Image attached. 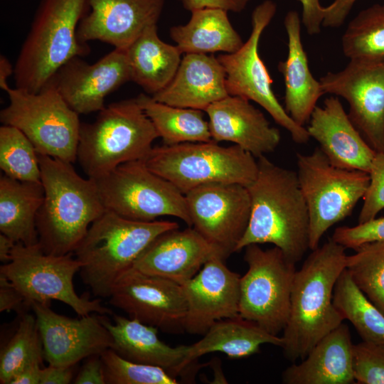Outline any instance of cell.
Masks as SVG:
<instances>
[{
  "label": "cell",
  "mask_w": 384,
  "mask_h": 384,
  "mask_svg": "<svg viewBox=\"0 0 384 384\" xmlns=\"http://www.w3.org/2000/svg\"><path fill=\"white\" fill-rule=\"evenodd\" d=\"M143 161L184 195L208 183H239L247 187L258 171L257 161L250 152L235 144L224 146L215 141L152 147Z\"/></svg>",
  "instance_id": "7"
},
{
  "label": "cell",
  "mask_w": 384,
  "mask_h": 384,
  "mask_svg": "<svg viewBox=\"0 0 384 384\" xmlns=\"http://www.w3.org/2000/svg\"><path fill=\"white\" fill-rule=\"evenodd\" d=\"M109 303L161 331H185L187 304L182 285L164 277L132 267L114 284Z\"/></svg>",
  "instance_id": "16"
},
{
  "label": "cell",
  "mask_w": 384,
  "mask_h": 384,
  "mask_svg": "<svg viewBox=\"0 0 384 384\" xmlns=\"http://www.w3.org/2000/svg\"><path fill=\"white\" fill-rule=\"evenodd\" d=\"M14 66L4 55H0V87L5 90L8 87V78L14 75Z\"/></svg>",
  "instance_id": "49"
},
{
  "label": "cell",
  "mask_w": 384,
  "mask_h": 384,
  "mask_svg": "<svg viewBox=\"0 0 384 384\" xmlns=\"http://www.w3.org/2000/svg\"><path fill=\"white\" fill-rule=\"evenodd\" d=\"M357 0H334L324 8L322 26L338 28L343 24Z\"/></svg>",
  "instance_id": "45"
},
{
  "label": "cell",
  "mask_w": 384,
  "mask_h": 384,
  "mask_svg": "<svg viewBox=\"0 0 384 384\" xmlns=\"http://www.w3.org/2000/svg\"><path fill=\"white\" fill-rule=\"evenodd\" d=\"M73 383L75 384L106 383L104 365L100 355L87 358Z\"/></svg>",
  "instance_id": "44"
},
{
  "label": "cell",
  "mask_w": 384,
  "mask_h": 384,
  "mask_svg": "<svg viewBox=\"0 0 384 384\" xmlns=\"http://www.w3.org/2000/svg\"><path fill=\"white\" fill-rule=\"evenodd\" d=\"M14 335L0 353V383L9 384L23 367L35 361L43 362V348L35 315L27 312Z\"/></svg>",
  "instance_id": "35"
},
{
  "label": "cell",
  "mask_w": 384,
  "mask_h": 384,
  "mask_svg": "<svg viewBox=\"0 0 384 384\" xmlns=\"http://www.w3.org/2000/svg\"><path fill=\"white\" fill-rule=\"evenodd\" d=\"M73 367L49 365L41 370L40 384H68L73 379Z\"/></svg>",
  "instance_id": "47"
},
{
  "label": "cell",
  "mask_w": 384,
  "mask_h": 384,
  "mask_svg": "<svg viewBox=\"0 0 384 384\" xmlns=\"http://www.w3.org/2000/svg\"><path fill=\"white\" fill-rule=\"evenodd\" d=\"M50 302H33L43 348L49 365L70 367L83 358L101 355L112 348L113 340L100 316L70 318L53 311Z\"/></svg>",
  "instance_id": "17"
},
{
  "label": "cell",
  "mask_w": 384,
  "mask_h": 384,
  "mask_svg": "<svg viewBox=\"0 0 384 384\" xmlns=\"http://www.w3.org/2000/svg\"><path fill=\"white\" fill-rule=\"evenodd\" d=\"M30 308L11 282L0 274V311H16L20 315Z\"/></svg>",
  "instance_id": "42"
},
{
  "label": "cell",
  "mask_w": 384,
  "mask_h": 384,
  "mask_svg": "<svg viewBox=\"0 0 384 384\" xmlns=\"http://www.w3.org/2000/svg\"><path fill=\"white\" fill-rule=\"evenodd\" d=\"M341 47L349 60L384 61V4L363 9L348 23Z\"/></svg>",
  "instance_id": "34"
},
{
  "label": "cell",
  "mask_w": 384,
  "mask_h": 384,
  "mask_svg": "<svg viewBox=\"0 0 384 384\" xmlns=\"http://www.w3.org/2000/svg\"><path fill=\"white\" fill-rule=\"evenodd\" d=\"M178 228L176 222L134 220L106 209L74 251L82 280L95 296L109 298L114 284L146 247L161 233Z\"/></svg>",
  "instance_id": "4"
},
{
  "label": "cell",
  "mask_w": 384,
  "mask_h": 384,
  "mask_svg": "<svg viewBox=\"0 0 384 384\" xmlns=\"http://www.w3.org/2000/svg\"><path fill=\"white\" fill-rule=\"evenodd\" d=\"M128 81L131 73L125 50L114 48L92 64L80 56L71 58L49 82L80 114L103 110L105 97Z\"/></svg>",
  "instance_id": "18"
},
{
  "label": "cell",
  "mask_w": 384,
  "mask_h": 384,
  "mask_svg": "<svg viewBox=\"0 0 384 384\" xmlns=\"http://www.w3.org/2000/svg\"><path fill=\"white\" fill-rule=\"evenodd\" d=\"M41 363L35 361L26 366L14 375L9 384H40Z\"/></svg>",
  "instance_id": "48"
},
{
  "label": "cell",
  "mask_w": 384,
  "mask_h": 384,
  "mask_svg": "<svg viewBox=\"0 0 384 384\" xmlns=\"http://www.w3.org/2000/svg\"><path fill=\"white\" fill-rule=\"evenodd\" d=\"M346 248L329 239L311 250L297 270L289 318L281 348L290 361L304 358L314 346L343 321L333 303L335 284L346 268Z\"/></svg>",
  "instance_id": "2"
},
{
  "label": "cell",
  "mask_w": 384,
  "mask_h": 384,
  "mask_svg": "<svg viewBox=\"0 0 384 384\" xmlns=\"http://www.w3.org/2000/svg\"><path fill=\"white\" fill-rule=\"evenodd\" d=\"M136 99L164 144L213 141L202 110L169 105L144 93Z\"/></svg>",
  "instance_id": "32"
},
{
  "label": "cell",
  "mask_w": 384,
  "mask_h": 384,
  "mask_svg": "<svg viewBox=\"0 0 384 384\" xmlns=\"http://www.w3.org/2000/svg\"><path fill=\"white\" fill-rule=\"evenodd\" d=\"M44 199L41 182L0 178V231L15 242L38 243L36 215Z\"/></svg>",
  "instance_id": "30"
},
{
  "label": "cell",
  "mask_w": 384,
  "mask_h": 384,
  "mask_svg": "<svg viewBox=\"0 0 384 384\" xmlns=\"http://www.w3.org/2000/svg\"><path fill=\"white\" fill-rule=\"evenodd\" d=\"M353 343L343 322L321 338L299 363L282 374L285 384H350L355 383Z\"/></svg>",
  "instance_id": "26"
},
{
  "label": "cell",
  "mask_w": 384,
  "mask_h": 384,
  "mask_svg": "<svg viewBox=\"0 0 384 384\" xmlns=\"http://www.w3.org/2000/svg\"><path fill=\"white\" fill-rule=\"evenodd\" d=\"M255 179L247 186L251 212L236 252L251 244L270 243L297 264L309 249V217L297 172L257 158Z\"/></svg>",
  "instance_id": "1"
},
{
  "label": "cell",
  "mask_w": 384,
  "mask_h": 384,
  "mask_svg": "<svg viewBox=\"0 0 384 384\" xmlns=\"http://www.w3.org/2000/svg\"><path fill=\"white\" fill-rule=\"evenodd\" d=\"M169 33L179 50L185 54L232 53L244 43L232 26L228 11L220 9L193 11L186 24L171 27Z\"/></svg>",
  "instance_id": "31"
},
{
  "label": "cell",
  "mask_w": 384,
  "mask_h": 384,
  "mask_svg": "<svg viewBox=\"0 0 384 384\" xmlns=\"http://www.w3.org/2000/svg\"><path fill=\"white\" fill-rule=\"evenodd\" d=\"M276 11L277 5L272 0L258 4L252 13L248 39L237 51L220 54L217 58L225 73L229 95L256 102L289 133L295 143L306 144L310 139L306 128L296 123L279 103L272 87L273 80L258 52L261 36Z\"/></svg>",
  "instance_id": "13"
},
{
  "label": "cell",
  "mask_w": 384,
  "mask_h": 384,
  "mask_svg": "<svg viewBox=\"0 0 384 384\" xmlns=\"http://www.w3.org/2000/svg\"><path fill=\"white\" fill-rule=\"evenodd\" d=\"M215 255L182 285L187 310L184 331L204 334L216 321L239 316L240 275Z\"/></svg>",
  "instance_id": "19"
},
{
  "label": "cell",
  "mask_w": 384,
  "mask_h": 384,
  "mask_svg": "<svg viewBox=\"0 0 384 384\" xmlns=\"http://www.w3.org/2000/svg\"><path fill=\"white\" fill-rule=\"evenodd\" d=\"M331 238L346 249L353 250L367 242L384 240V217L375 218L355 226L338 227Z\"/></svg>",
  "instance_id": "41"
},
{
  "label": "cell",
  "mask_w": 384,
  "mask_h": 384,
  "mask_svg": "<svg viewBox=\"0 0 384 384\" xmlns=\"http://www.w3.org/2000/svg\"><path fill=\"white\" fill-rule=\"evenodd\" d=\"M282 347V336L262 329L252 321L240 316L215 322L201 339L188 346L186 363L188 366L201 367L197 360L202 356L220 352L230 358L248 357L260 351L262 344Z\"/></svg>",
  "instance_id": "28"
},
{
  "label": "cell",
  "mask_w": 384,
  "mask_h": 384,
  "mask_svg": "<svg viewBox=\"0 0 384 384\" xmlns=\"http://www.w3.org/2000/svg\"><path fill=\"white\" fill-rule=\"evenodd\" d=\"M191 226L225 260L236 252L250 218L251 201L246 186L214 183L185 194Z\"/></svg>",
  "instance_id": "14"
},
{
  "label": "cell",
  "mask_w": 384,
  "mask_h": 384,
  "mask_svg": "<svg viewBox=\"0 0 384 384\" xmlns=\"http://www.w3.org/2000/svg\"><path fill=\"white\" fill-rule=\"evenodd\" d=\"M250 0H181L183 7L193 11L198 9L213 8L226 11L239 13L243 11Z\"/></svg>",
  "instance_id": "46"
},
{
  "label": "cell",
  "mask_w": 384,
  "mask_h": 384,
  "mask_svg": "<svg viewBox=\"0 0 384 384\" xmlns=\"http://www.w3.org/2000/svg\"><path fill=\"white\" fill-rule=\"evenodd\" d=\"M100 319L112 336V349L127 360L159 366L176 378H188V373L200 368L186 364L188 346L167 345L159 339L154 326L117 314H113L112 322L105 315L100 314Z\"/></svg>",
  "instance_id": "24"
},
{
  "label": "cell",
  "mask_w": 384,
  "mask_h": 384,
  "mask_svg": "<svg viewBox=\"0 0 384 384\" xmlns=\"http://www.w3.org/2000/svg\"><path fill=\"white\" fill-rule=\"evenodd\" d=\"M106 383L109 384H176L177 378L159 366L127 360L112 348L101 355Z\"/></svg>",
  "instance_id": "38"
},
{
  "label": "cell",
  "mask_w": 384,
  "mask_h": 384,
  "mask_svg": "<svg viewBox=\"0 0 384 384\" xmlns=\"http://www.w3.org/2000/svg\"><path fill=\"white\" fill-rule=\"evenodd\" d=\"M73 254L50 255L42 250L39 243L26 246L16 242L11 260L1 266L0 274L11 282L30 308L33 302L57 300L68 305L80 316L91 313L112 315L100 299L90 300L76 293L73 277L80 270L81 263Z\"/></svg>",
  "instance_id": "10"
},
{
  "label": "cell",
  "mask_w": 384,
  "mask_h": 384,
  "mask_svg": "<svg viewBox=\"0 0 384 384\" xmlns=\"http://www.w3.org/2000/svg\"><path fill=\"white\" fill-rule=\"evenodd\" d=\"M136 98L113 102L92 123H81L77 159L88 178L98 179L118 166L143 160L158 138Z\"/></svg>",
  "instance_id": "6"
},
{
  "label": "cell",
  "mask_w": 384,
  "mask_h": 384,
  "mask_svg": "<svg viewBox=\"0 0 384 384\" xmlns=\"http://www.w3.org/2000/svg\"><path fill=\"white\" fill-rule=\"evenodd\" d=\"M0 168L12 178L41 182L38 154L30 139L18 128L0 127Z\"/></svg>",
  "instance_id": "37"
},
{
  "label": "cell",
  "mask_w": 384,
  "mask_h": 384,
  "mask_svg": "<svg viewBox=\"0 0 384 384\" xmlns=\"http://www.w3.org/2000/svg\"><path fill=\"white\" fill-rule=\"evenodd\" d=\"M333 303L363 341L384 343V314L357 287L346 268L335 284Z\"/></svg>",
  "instance_id": "33"
},
{
  "label": "cell",
  "mask_w": 384,
  "mask_h": 384,
  "mask_svg": "<svg viewBox=\"0 0 384 384\" xmlns=\"http://www.w3.org/2000/svg\"><path fill=\"white\" fill-rule=\"evenodd\" d=\"M44 199L36 215L38 243L47 254L74 251L105 211L95 179L84 178L71 162L38 154Z\"/></svg>",
  "instance_id": "3"
},
{
  "label": "cell",
  "mask_w": 384,
  "mask_h": 384,
  "mask_svg": "<svg viewBox=\"0 0 384 384\" xmlns=\"http://www.w3.org/2000/svg\"><path fill=\"white\" fill-rule=\"evenodd\" d=\"M215 255L220 256L193 227L184 230L178 228L156 237L139 256L133 267L183 285Z\"/></svg>",
  "instance_id": "21"
},
{
  "label": "cell",
  "mask_w": 384,
  "mask_h": 384,
  "mask_svg": "<svg viewBox=\"0 0 384 384\" xmlns=\"http://www.w3.org/2000/svg\"><path fill=\"white\" fill-rule=\"evenodd\" d=\"M346 256V270L366 296L384 314V240L363 244Z\"/></svg>",
  "instance_id": "36"
},
{
  "label": "cell",
  "mask_w": 384,
  "mask_h": 384,
  "mask_svg": "<svg viewBox=\"0 0 384 384\" xmlns=\"http://www.w3.org/2000/svg\"><path fill=\"white\" fill-rule=\"evenodd\" d=\"M355 380L360 384H384V343L362 341L353 346Z\"/></svg>",
  "instance_id": "39"
},
{
  "label": "cell",
  "mask_w": 384,
  "mask_h": 384,
  "mask_svg": "<svg viewBox=\"0 0 384 384\" xmlns=\"http://www.w3.org/2000/svg\"><path fill=\"white\" fill-rule=\"evenodd\" d=\"M88 0H41L14 72L16 87L38 92L71 58L90 53L77 32Z\"/></svg>",
  "instance_id": "5"
},
{
  "label": "cell",
  "mask_w": 384,
  "mask_h": 384,
  "mask_svg": "<svg viewBox=\"0 0 384 384\" xmlns=\"http://www.w3.org/2000/svg\"><path fill=\"white\" fill-rule=\"evenodd\" d=\"M205 112L212 139L216 142H231L255 158L273 152L280 142L279 130L245 98L228 95Z\"/></svg>",
  "instance_id": "23"
},
{
  "label": "cell",
  "mask_w": 384,
  "mask_h": 384,
  "mask_svg": "<svg viewBox=\"0 0 384 384\" xmlns=\"http://www.w3.org/2000/svg\"><path fill=\"white\" fill-rule=\"evenodd\" d=\"M297 178L309 217V249L319 246L325 233L349 216L363 199L370 177L366 172L332 165L319 149L297 154Z\"/></svg>",
  "instance_id": "9"
},
{
  "label": "cell",
  "mask_w": 384,
  "mask_h": 384,
  "mask_svg": "<svg viewBox=\"0 0 384 384\" xmlns=\"http://www.w3.org/2000/svg\"><path fill=\"white\" fill-rule=\"evenodd\" d=\"M319 81L324 94L347 101L348 117L370 146L384 151V61L350 60Z\"/></svg>",
  "instance_id": "15"
},
{
  "label": "cell",
  "mask_w": 384,
  "mask_h": 384,
  "mask_svg": "<svg viewBox=\"0 0 384 384\" xmlns=\"http://www.w3.org/2000/svg\"><path fill=\"white\" fill-rule=\"evenodd\" d=\"M16 242L6 235L0 234V261L3 264L8 263L11 260V252Z\"/></svg>",
  "instance_id": "50"
},
{
  "label": "cell",
  "mask_w": 384,
  "mask_h": 384,
  "mask_svg": "<svg viewBox=\"0 0 384 384\" xmlns=\"http://www.w3.org/2000/svg\"><path fill=\"white\" fill-rule=\"evenodd\" d=\"M306 129L332 165L368 174L375 151L351 122L338 97L331 95L315 107Z\"/></svg>",
  "instance_id": "22"
},
{
  "label": "cell",
  "mask_w": 384,
  "mask_h": 384,
  "mask_svg": "<svg viewBox=\"0 0 384 384\" xmlns=\"http://www.w3.org/2000/svg\"><path fill=\"white\" fill-rule=\"evenodd\" d=\"M225 73L217 58L187 53L169 84L151 97L169 105L204 111L228 96Z\"/></svg>",
  "instance_id": "25"
},
{
  "label": "cell",
  "mask_w": 384,
  "mask_h": 384,
  "mask_svg": "<svg viewBox=\"0 0 384 384\" xmlns=\"http://www.w3.org/2000/svg\"><path fill=\"white\" fill-rule=\"evenodd\" d=\"M245 249L247 270L240 277L239 316L278 336L289 315L296 264L276 246L264 250L251 244Z\"/></svg>",
  "instance_id": "11"
},
{
  "label": "cell",
  "mask_w": 384,
  "mask_h": 384,
  "mask_svg": "<svg viewBox=\"0 0 384 384\" xmlns=\"http://www.w3.org/2000/svg\"><path fill=\"white\" fill-rule=\"evenodd\" d=\"M302 21L296 11H289L284 18L287 35V57L279 62L278 69L284 82V109L292 119L300 126L308 124L324 95L319 80L311 73L306 53L301 36Z\"/></svg>",
  "instance_id": "27"
},
{
  "label": "cell",
  "mask_w": 384,
  "mask_h": 384,
  "mask_svg": "<svg viewBox=\"0 0 384 384\" xmlns=\"http://www.w3.org/2000/svg\"><path fill=\"white\" fill-rule=\"evenodd\" d=\"M166 0H88L90 11L81 19V43L100 41L125 50L148 27L157 25Z\"/></svg>",
  "instance_id": "20"
},
{
  "label": "cell",
  "mask_w": 384,
  "mask_h": 384,
  "mask_svg": "<svg viewBox=\"0 0 384 384\" xmlns=\"http://www.w3.org/2000/svg\"><path fill=\"white\" fill-rule=\"evenodd\" d=\"M95 181L107 210L139 221L173 216L191 226L185 195L143 160L124 163Z\"/></svg>",
  "instance_id": "12"
},
{
  "label": "cell",
  "mask_w": 384,
  "mask_h": 384,
  "mask_svg": "<svg viewBox=\"0 0 384 384\" xmlns=\"http://www.w3.org/2000/svg\"><path fill=\"white\" fill-rule=\"evenodd\" d=\"M125 52L131 81L151 96L169 84L182 59V53L176 45L160 39L157 25L146 28Z\"/></svg>",
  "instance_id": "29"
},
{
  "label": "cell",
  "mask_w": 384,
  "mask_h": 384,
  "mask_svg": "<svg viewBox=\"0 0 384 384\" xmlns=\"http://www.w3.org/2000/svg\"><path fill=\"white\" fill-rule=\"evenodd\" d=\"M302 6V23L309 35L321 32L324 20V8L320 0H297Z\"/></svg>",
  "instance_id": "43"
},
{
  "label": "cell",
  "mask_w": 384,
  "mask_h": 384,
  "mask_svg": "<svg viewBox=\"0 0 384 384\" xmlns=\"http://www.w3.org/2000/svg\"><path fill=\"white\" fill-rule=\"evenodd\" d=\"M368 174L370 181L363 198L358 223L375 218L384 209V151L375 152Z\"/></svg>",
  "instance_id": "40"
},
{
  "label": "cell",
  "mask_w": 384,
  "mask_h": 384,
  "mask_svg": "<svg viewBox=\"0 0 384 384\" xmlns=\"http://www.w3.org/2000/svg\"><path fill=\"white\" fill-rule=\"evenodd\" d=\"M4 91L9 103L0 112L1 122L20 129L38 154L75 162L81 126L79 114L54 85L48 82L36 93L9 86Z\"/></svg>",
  "instance_id": "8"
}]
</instances>
